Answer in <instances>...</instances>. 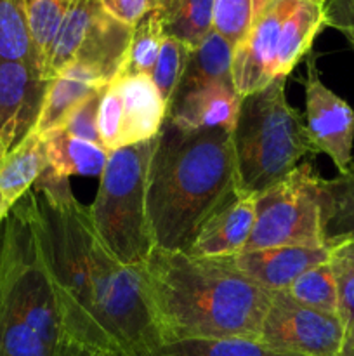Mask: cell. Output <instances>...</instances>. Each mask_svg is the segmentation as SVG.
I'll return each instance as SVG.
<instances>
[{"label": "cell", "instance_id": "obj_1", "mask_svg": "<svg viewBox=\"0 0 354 356\" xmlns=\"http://www.w3.org/2000/svg\"><path fill=\"white\" fill-rule=\"evenodd\" d=\"M31 191L61 318L59 356H141L158 348L142 268L125 266L104 249L68 177L45 169Z\"/></svg>", "mask_w": 354, "mask_h": 356}, {"label": "cell", "instance_id": "obj_5", "mask_svg": "<svg viewBox=\"0 0 354 356\" xmlns=\"http://www.w3.org/2000/svg\"><path fill=\"white\" fill-rule=\"evenodd\" d=\"M153 146L155 138L111 152L89 207L99 242L125 266L142 268L155 249L146 211V176Z\"/></svg>", "mask_w": 354, "mask_h": 356}, {"label": "cell", "instance_id": "obj_39", "mask_svg": "<svg viewBox=\"0 0 354 356\" xmlns=\"http://www.w3.org/2000/svg\"><path fill=\"white\" fill-rule=\"evenodd\" d=\"M312 2L319 3V6H325V3H326V2H328V0H312Z\"/></svg>", "mask_w": 354, "mask_h": 356}, {"label": "cell", "instance_id": "obj_27", "mask_svg": "<svg viewBox=\"0 0 354 356\" xmlns=\"http://www.w3.org/2000/svg\"><path fill=\"white\" fill-rule=\"evenodd\" d=\"M191 47L177 38L165 37L163 38L162 49L158 52L155 66L151 70V80L158 89L160 96L167 104V113L172 104L174 94L183 80L184 72H186L187 59H189Z\"/></svg>", "mask_w": 354, "mask_h": 356}, {"label": "cell", "instance_id": "obj_6", "mask_svg": "<svg viewBox=\"0 0 354 356\" xmlns=\"http://www.w3.org/2000/svg\"><path fill=\"white\" fill-rule=\"evenodd\" d=\"M321 176L311 163L257 195L255 222L243 252L276 247H328L325 242L319 202Z\"/></svg>", "mask_w": 354, "mask_h": 356}, {"label": "cell", "instance_id": "obj_19", "mask_svg": "<svg viewBox=\"0 0 354 356\" xmlns=\"http://www.w3.org/2000/svg\"><path fill=\"white\" fill-rule=\"evenodd\" d=\"M233 51L235 47L221 33L212 30L200 45L191 49L186 72L174 99L212 83H233Z\"/></svg>", "mask_w": 354, "mask_h": 356}, {"label": "cell", "instance_id": "obj_29", "mask_svg": "<svg viewBox=\"0 0 354 356\" xmlns=\"http://www.w3.org/2000/svg\"><path fill=\"white\" fill-rule=\"evenodd\" d=\"M328 263L339 291V316L347 327L354 320V240L330 247Z\"/></svg>", "mask_w": 354, "mask_h": 356}, {"label": "cell", "instance_id": "obj_8", "mask_svg": "<svg viewBox=\"0 0 354 356\" xmlns=\"http://www.w3.org/2000/svg\"><path fill=\"white\" fill-rule=\"evenodd\" d=\"M346 325L339 315L318 312L274 292L264 316L259 343L297 356H339Z\"/></svg>", "mask_w": 354, "mask_h": 356}, {"label": "cell", "instance_id": "obj_13", "mask_svg": "<svg viewBox=\"0 0 354 356\" xmlns=\"http://www.w3.org/2000/svg\"><path fill=\"white\" fill-rule=\"evenodd\" d=\"M257 195L238 190L201 226L187 254L194 257H231L243 252L255 222Z\"/></svg>", "mask_w": 354, "mask_h": 356}, {"label": "cell", "instance_id": "obj_23", "mask_svg": "<svg viewBox=\"0 0 354 356\" xmlns=\"http://www.w3.org/2000/svg\"><path fill=\"white\" fill-rule=\"evenodd\" d=\"M215 0H174L163 17L165 37L177 38L194 49L214 30Z\"/></svg>", "mask_w": 354, "mask_h": 356}, {"label": "cell", "instance_id": "obj_11", "mask_svg": "<svg viewBox=\"0 0 354 356\" xmlns=\"http://www.w3.org/2000/svg\"><path fill=\"white\" fill-rule=\"evenodd\" d=\"M47 86L33 66L0 58V141L9 152L33 131Z\"/></svg>", "mask_w": 354, "mask_h": 356}, {"label": "cell", "instance_id": "obj_22", "mask_svg": "<svg viewBox=\"0 0 354 356\" xmlns=\"http://www.w3.org/2000/svg\"><path fill=\"white\" fill-rule=\"evenodd\" d=\"M103 89L104 87L92 86V83L82 82V80L71 79V76H54L45 90L44 103H42L33 131L38 134H45L54 129H61L66 118L71 115L76 106H80L92 94L101 92Z\"/></svg>", "mask_w": 354, "mask_h": 356}, {"label": "cell", "instance_id": "obj_16", "mask_svg": "<svg viewBox=\"0 0 354 356\" xmlns=\"http://www.w3.org/2000/svg\"><path fill=\"white\" fill-rule=\"evenodd\" d=\"M47 169L44 139L31 131L0 163V225Z\"/></svg>", "mask_w": 354, "mask_h": 356}, {"label": "cell", "instance_id": "obj_2", "mask_svg": "<svg viewBox=\"0 0 354 356\" xmlns=\"http://www.w3.org/2000/svg\"><path fill=\"white\" fill-rule=\"evenodd\" d=\"M142 273L162 343L259 341L273 292L248 280L228 257H194L155 247Z\"/></svg>", "mask_w": 354, "mask_h": 356}, {"label": "cell", "instance_id": "obj_9", "mask_svg": "<svg viewBox=\"0 0 354 356\" xmlns=\"http://www.w3.org/2000/svg\"><path fill=\"white\" fill-rule=\"evenodd\" d=\"M305 132L312 152L328 156L337 170L346 172L353 163L354 110L323 83L316 56L305 59Z\"/></svg>", "mask_w": 354, "mask_h": 356}, {"label": "cell", "instance_id": "obj_26", "mask_svg": "<svg viewBox=\"0 0 354 356\" xmlns=\"http://www.w3.org/2000/svg\"><path fill=\"white\" fill-rule=\"evenodd\" d=\"M285 292L307 308L339 315V291L328 261L302 273Z\"/></svg>", "mask_w": 354, "mask_h": 356}, {"label": "cell", "instance_id": "obj_36", "mask_svg": "<svg viewBox=\"0 0 354 356\" xmlns=\"http://www.w3.org/2000/svg\"><path fill=\"white\" fill-rule=\"evenodd\" d=\"M335 30H339L340 33L346 37V40L349 42V45L353 47L354 51V24H337V26H333Z\"/></svg>", "mask_w": 354, "mask_h": 356}, {"label": "cell", "instance_id": "obj_12", "mask_svg": "<svg viewBox=\"0 0 354 356\" xmlns=\"http://www.w3.org/2000/svg\"><path fill=\"white\" fill-rule=\"evenodd\" d=\"M330 247H276L239 252L228 257L253 284L269 292H285L302 273L326 263Z\"/></svg>", "mask_w": 354, "mask_h": 356}, {"label": "cell", "instance_id": "obj_30", "mask_svg": "<svg viewBox=\"0 0 354 356\" xmlns=\"http://www.w3.org/2000/svg\"><path fill=\"white\" fill-rule=\"evenodd\" d=\"M255 21V0H215L214 30L233 47L242 44Z\"/></svg>", "mask_w": 354, "mask_h": 356}, {"label": "cell", "instance_id": "obj_7", "mask_svg": "<svg viewBox=\"0 0 354 356\" xmlns=\"http://www.w3.org/2000/svg\"><path fill=\"white\" fill-rule=\"evenodd\" d=\"M132 28L111 17L99 0H75L49 56L45 79L51 82L68 65H82L108 83L120 73Z\"/></svg>", "mask_w": 354, "mask_h": 356}, {"label": "cell", "instance_id": "obj_24", "mask_svg": "<svg viewBox=\"0 0 354 356\" xmlns=\"http://www.w3.org/2000/svg\"><path fill=\"white\" fill-rule=\"evenodd\" d=\"M141 356H297L271 350L252 339H184L162 343Z\"/></svg>", "mask_w": 354, "mask_h": 356}, {"label": "cell", "instance_id": "obj_21", "mask_svg": "<svg viewBox=\"0 0 354 356\" xmlns=\"http://www.w3.org/2000/svg\"><path fill=\"white\" fill-rule=\"evenodd\" d=\"M73 2L75 0H17L33 49L37 70L44 80H47L45 72L52 45Z\"/></svg>", "mask_w": 354, "mask_h": 356}, {"label": "cell", "instance_id": "obj_17", "mask_svg": "<svg viewBox=\"0 0 354 356\" xmlns=\"http://www.w3.org/2000/svg\"><path fill=\"white\" fill-rule=\"evenodd\" d=\"M326 26L325 6L312 0H294L280 28L274 75L288 76L304 56L311 52L312 42Z\"/></svg>", "mask_w": 354, "mask_h": 356}, {"label": "cell", "instance_id": "obj_28", "mask_svg": "<svg viewBox=\"0 0 354 356\" xmlns=\"http://www.w3.org/2000/svg\"><path fill=\"white\" fill-rule=\"evenodd\" d=\"M0 58L26 63L37 70L33 49L17 0H0Z\"/></svg>", "mask_w": 354, "mask_h": 356}, {"label": "cell", "instance_id": "obj_15", "mask_svg": "<svg viewBox=\"0 0 354 356\" xmlns=\"http://www.w3.org/2000/svg\"><path fill=\"white\" fill-rule=\"evenodd\" d=\"M121 97V146L156 138L167 118V104L151 75L117 76L113 80Z\"/></svg>", "mask_w": 354, "mask_h": 356}, {"label": "cell", "instance_id": "obj_3", "mask_svg": "<svg viewBox=\"0 0 354 356\" xmlns=\"http://www.w3.org/2000/svg\"><path fill=\"white\" fill-rule=\"evenodd\" d=\"M238 190L233 131H187L165 118L146 176L156 249L187 252L201 226Z\"/></svg>", "mask_w": 354, "mask_h": 356}, {"label": "cell", "instance_id": "obj_31", "mask_svg": "<svg viewBox=\"0 0 354 356\" xmlns=\"http://www.w3.org/2000/svg\"><path fill=\"white\" fill-rule=\"evenodd\" d=\"M97 129H99L101 145L108 153L120 148L121 134V97L117 83L111 80L103 90L97 113Z\"/></svg>", "mask_w": 354, "mask_h": 356}, {"label": "cell", "instance_id": "obj_37", "mask_svg": "<svg viewBox=\"0 0 354 356\" xmlns=\"http://www.w3.org/2000/svg\"><path fill=\"white\" fill-rule=\"evenodd\" d=\"M172 2L174 0H158V9L163 13V10H167L170 6H172Z\"/></svg>", "mask_w": 354, "mask_h": 356}, {"label": "cell", "instance_id": "obj_4", "mask_svg": "<svg viewBox=\"0 0 354 356\" xmlns=\"http://www.w3.org/2000/svg\"><path fill=\"white\" fill-rule=\"evenodd\" d=\"M238 186L259 195L312 152L305 122L287 99V76L242 99L233 129Z\"/></svg>", "mask_w": 354, "mask_h": 356}, {"label": "cell", "instance_id": "obj_33", "mask_svg": "<svg viewBox=\"0 0 354 356\" xmlns=\"http://www.w3.org/2000/svg\"><path fill=\"white\" fill-rule=\"evenodd\" d=\"M111 17L134 28L142 17L158 9V0H99Z\"/></svg>", "mask_w": 354, "mask_h": 356}, {"label": "cell", "instance_id": "obj_25", "mask_svg": "<svg viewBox=\"0 0 354 356\" xmlns=\"http://www.w3.org/2000/svg\"><path fill=\"white\" fill-rule=\"evenodd\" d=\"M163 38V17L160 9L146 14L134 28H132L130 42H128L127 54L121 65L118 76L130 75H149L155 66L158 52L162 49Z\"/></svg>", "mask_w": 354, "mask_h": 356}, {"label": "cell", "instance_id": "obj_32", "mask_svg": "<svg viewBox=\"0 0 354 356\" xmlns=\"http://www.w3.org/2000/svg\"><path fill=\"white\" fill-rule=\"evenodd\" d=\"M103 90L92 94L89 99H85L80 106H76L61 127L71 138L83 139V141L101 146V148H103V145H101L99 129H97V113H99V103L101 96H103Z\"/></svg>", "mask_w": 354, "mask_h": 356}, {"label": "cell", "instance_id": "obj_35", "mask_svg": "<svg viewBox=\"0 0 354 356\" xmlns=\"http://www.w3.org/2000/svg\"><path fill=\"white\" fill-rule=\"evenodd\" d=\"M339 356H354V320H351L349 325L346 327V334H344L342 348H340Z\"/></svg>", "mask_w": 354, "mask_h": 356}, {"label": "cell", "instance_id": "obj_34", "mask_svg": "<svg viewBox=\"0 0 354 356\" xmlns=\"http://www.w3.org/2000/svg\"><path fill=\"white\" fill-rule=\"evenodd\" d=\"M326 26L354 24V0H328L325 3Z\"/></svg>", "mask_w": 354, "mask_h": 356}, {"label": "cell", "instance_id": "obj_20", "mask_svg": "<svg viewBox=\"0 0 354 356\" xmlns=\"http://www.w3.org/2000/svg\"><path fill=\"white\" fill-rule=\"evenodd\" d=\"M319 202L326 245L354 240V163L333 179L321 177Z\"/></svg>", "mask_w": 354, "mask_h": 356}, {"label": "cell", "instance_id": "obj_18", "mask_svg": "<svg viewBox=\"0 0 354 356\" xmlns=\"http://www.w3.org/2000/svg\"><path fill=\"white\" fill-rule=\"evenodd\" d=\"M40 136L44 139L47 169L56 176L68 179L69 176L101 177L110 155L106 149L83 139L71 138L62 129H54Z\"/></svg>", "mask_w": 354, "mask_h": 356}, {"label": "cell", "instance_id": "obj_14", "mask_svg": "<svg viewBox=\"0 0 354 356\" xmlns=\"http://www.w3.org/2000/svg\"><path fill=\"white\" fill-rule=\"evenodd\" d=\"M242 99L233 83H212L176 97L167 118L187 131L235 129Z\"/></svg>", "mask_w": 354, "mask_h": 356}, {"label": "cell", "instance_id": "obj_38", "mask_svg": "<svg viewBox=\"0 0 354 356\" xmlns=\"http://www.w3.org/2000/svg\"><path fill=\"white\" fill-rule=\"evenodd\" d=\"M7 153H9V149H7L6 146H3V143L0 141V163L3 162V159H6V156H7Z\"/></svg>", "mask_w": 354, "mask_h": 356}, {"label": "cell", "instance_id": "obj_10", "mask_svg": "<svg viewBox=\"0 0 354 356\" xmlns=\"http://www.w3.org/2000/svg\"><path fill=\"white\" fill-rule=\"evenodd\" d=\"M292 3L294 0H271L233 51V83L242 97L262 90L276 79L274 61L280 28Z\"/></svg>", "mask_w": 354, "mask_h": 356}]
</instances>
